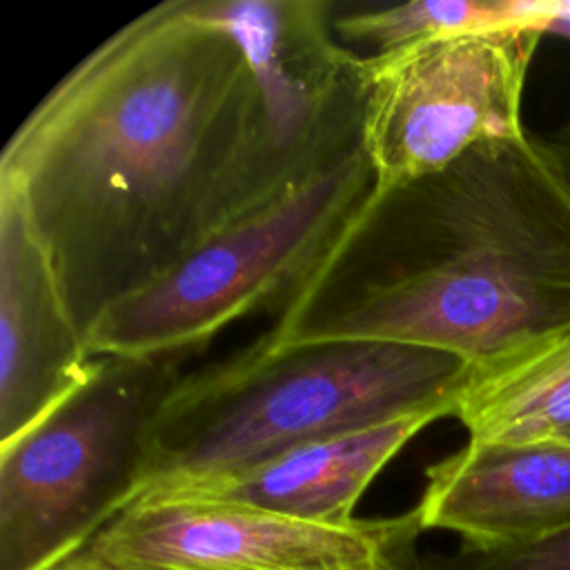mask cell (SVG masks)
<instances>
[{
	"label": "cell",
	"mask_w": 570,
	"mask_h": 570,
	"mask_svg": "<svg viewBox=\"0 0 570 570\" xmlns=\"http://www.w3.org/2000/svg\"><path fill=\"white\" fill-rule=\"evenodd\" d=\"M298 178L272 147L243 47L189 0L111 33L0 156V183L20 194L82 334Z\"/></svg>",
	"instance_id": "1"
},
{
	"label": "cell",
	"mask_w": 570,
	"mask_h": 570,
	"mask_svg": "<svg viewBox=\"0 0 570 570\" xmlns=\"http://www.w3.org/2000/svg\"><path fill=\"white\" fill-rule=\"evenodd\" d=\"M568 332L570 171L523 129L376 185L263 336L419 345L488 370Z\"/></svg>",
	"instance_id": "2"
},
{
	"label": "cell",
	"mask_w": 570,
	"mask_h": 570,
	"mask_svg": "<svg viewBox=\"0 0 570 570\" xmlns=\"http://www.w3.org/2000/svg\"><path fill=\"white\" fill-rule=\"evenodd\" d=\"M472 372L459 356L419 345L261 336L178 381L154 421L136 499L207 485L407 414L454 416Z\"/></svg>",
	"instance_id": "3"
},
{
	"label": "cell",
	"mask_w": 570,
	"mask_h": 570,
	"mask_svg": "<svg viewBox=\"0 0 570 570\" xmlns=\"http://www.w3.org/2000/svg\"><path fill=\"white\" fill-rule=\"evenodd\" d=\"M194 352L98 356L80 387L0 445V570L51 568L138 497L154 421Z\"/></svg>",
	"instance_id": "4"
},
{
	"label": "cell",
	"mask_w": 570,
	"mask_h": 570,
	"mask_svg": "<svg viewBox=\"0 0 570 570\" xmlns=\"http://www.w3.org/2000/svg\"><path fill=\"white\" fill-rule=\"evenodd\" d=\"M376 187L363 142L247 207L183 261L105 309L91 356L203 350L245 314L281 307Z\"/></svg>",
	"instance_id": "5"
},
{
	"label": "cell",
	"mask_w": 570,
	"mask_h": 570,
	"mask_svg": "<svg viewBox=\"0 0 570 570\" xmlns=\"http://www.w3.org/2000/svg\"><path fill=\"white\" fill-rule=\"evenodd\" d=\"M546 36L519 27L407 42L363 58L361 142L376 185L448 167L521 134L528 69Z\"/></svg>",
	"instance_id": "6"
},
{
	"label": "cell",
	"mask_w": 570,
	"mask_h": 570,
	"mask_svg": "<svg viewBox=\"0 0 570 570\" xmlns=\"http://www.w3.org/2000/svg\"><path fill=\"white\" fill-rule=\"evenodd\" d=\"M419 508L303 521L196 497H142L85 550L118 570H421Z\"/></svg>",
	"instance_id": "7"
},
{
	"label": "cell",
	"mask_w": 570,
	"mask_h": 570,
	"mask_svg": "<svg viewBox=\"0 0 570 570\" xmlns=\"http://www.w3.org/2000/svg\"><path fill=\"white\" fill-rule=\"evenodd\" d=\"M227 29L256 76L272 147L292 178L361 142L363 58L332 36L327 0H189Z\"/></svg>",
	"instance_id": "8"
},
{
	"label": "cell",
	"mask_w": 570,
	"mask_h": 570,
	"mask_svg": "<svg viewBox=\"0 0 570 570\" xmlns=\"http://www.w3.org/2000/svg\"><path fill=\"white\" fill-rule=\"evenodd\" d=\"M94 363L20 194L0 183V445L80 387Z\"/></svg>",
	"instance_id": "9"
},
{
	"label": "cell",
	"mask_w": 570,
	"mask_h": 570,
	"mask_svg": "<svg viewBox=\"0 0 570 570\" xmlns=\"http://www.w3.org/2000/svg\"><path fill=\"white\" fill-rule=\"evenodd\" d=\"M425 530L470 543L525 541L570 523V441L479 443L425 470Z\"/></svg>",
	"instance_id": "10"
},
{
	"label": "cell",
	"mask_w": 570,
	"mask_h": 570,
	"mask_svg": "<svg viewBox=\"0 0 570 570\" xmlns=\"http://www.w3.org/2000/svg\"><path fill=\"white\" fill-rule=\"evenodd\" d=\"M434 421L439 416L430 412L407 414L323 436L240 474L169 494L249 505L316 523H350L367 485Z\"/></svg>",
	"instance_id": "11"
},
{
	"label": "cell",
	"mask_w": 570,
	"mask_h": 570,
	"mask_svg": "<svg viewBox=\"0 0 570 570\" xmlns=\"http://www.w3.org/2000/svg\"><path fill=\"white\" fill-rule=\"evenodd\" d=\"M454 419L468 441H570V332L474 370Z\"/></svg>",
	"instance_id": "12"
},
{
	"label": "cell",
	"mask_w": 570,
	"mask_h": 570,
	"mask_svg": "<svg viewBox=\"0 0 570 570\" xmlns=\"http://www.w3.org/2000/svg\"><path fill=\"white\" fill-rule=\"evenodd\" d=\"M568 2L523 0H410L401 4H334L332 29L350 40L372 42L376 51L407 42L470 33L532 27L557 31Z\"/></svg>",
	"instance_id": "13"
},
{
	"label": "cell",
	"mask_w": 570,
	"mask_h": 570,
	"mask_svg": "<svg viewBox=\"0 0 570 570\" xmlns=\"http://www.w3.org/2000/svg\"><path fill=\"white\" fill-rule=\"evenodd\" d=\"M421 570H570V523L512 543L459 541L450 552H428Z\"/></svg>",
	"instance_id": "14"
},
{
	"label": "cell",
	"mask_w": 570,
	"mask_h": 570,
	"mask_svg": "<svg viewBox=\"0 0 570 570\" xmlns=\"http://www.w3.org/2000/svg\"><path fill=\"white\" fill-rule=\"evenodd\" d=\"M47 570H118V568L109 566L107 561L94 557L91 552H87V550L82 548L80 552H76V554H71V557H67V559L53 563V566L47 568Z\"/></svg>",
	"instance_id": "15"
},
{
	"label": "cell",
	"mask_w": 570,
	"mask_h": 570,
	"mask_svg": "<svg viewBox=\"0 0 570 570\" xmlns=\"http://www.w3.org/2000/svg\"><path fill=\"white\" fill-rule=\"evenodd\" d=\"M550 140V145H552V149L557 151V156H559V160L566 165V169L570 171V118L563 122V125H559L557 129H554V134L548 138Z\"/></svg>",
	"instance_id": "16"
},
{
	"label": "cell",
	"mask_w": 570,
	"mask_h": 570,
	"mask_svg": "<svg viewBox=\"0 0 570 570\" xmlns=\"http://www.w3.org/2000/svg\"><path fill=\"white\" fill-rule=\"evenodd\" d=\"M557 31H568L570 33V4H568V13H566V18H563V22L559 24Z\"/></svg>",
	"instance_id": "17"
}]
</instances>
